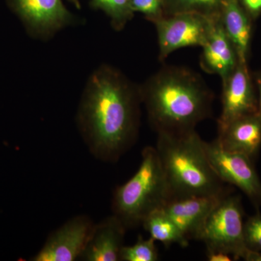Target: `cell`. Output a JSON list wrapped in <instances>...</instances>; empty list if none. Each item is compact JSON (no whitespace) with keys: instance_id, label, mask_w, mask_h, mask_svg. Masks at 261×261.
<instances>
[{"instance_id":"obj_1","label":"cell","mask_w":261,"mask_h":261,"mask_svg":"<svg viewBox=\"0 0 261 261\" xmlns=\"http://www.w3.org/2000/svg\"><path fill=\"white\" fill-rule=\"evenodd\" d=\"M140 86L111 65L89 76L76 115L81 135L91 154L116 162L133 146L140 125Z\"/></svg>"},{"instance_id":"obj_2","label":"cell","mask_w":261,"mask_h":261,"mask_svg":"<svg viewBox=\"0 0 261 261\" xmlns=\"http://www.w3.org/2000/svg\"><path fill=\"white\" fill-rule=\"evenodd\" d=\"M142 104L157 133L183 134L210 118L214 95L199 73L165 65L140 85Z\"/></svg>"},{"instance_id":"obj_3","label":"cell","mask_w":261,"mask_h":261,"mask_svg":"<svg viewBox=\"0 0 261 261\" xmlns=\"http://www.w3.org/2000/svg\"><path fill=\"white\" fill-rule=\"evenodd\" d=\"M158 134L159 154L170 200L193 196L224 197V182L218 177L206 155L204 141L195 130Z\"/></svg>"},{"instance_id":"obj_4","label":"cell","mask_w":261,"mask_h":261,"mask_svg":"<svg viewBox=\"0 0 261 261\" xmlns=\"http://www.w3.org/2000/svg\"><path fill=\"white\" fill-rule=\"evenodd\" d=\"M169 192L155 147H146L135 174L117 187L112 200L113 214L127 229L142 225L147 216L162 208L169 201Z\"/></svg>"},{"instance_id":"obj_5","label":"cell","mask_w":261,"mask_h":261,"mask_svg":"<svg viewBox=\"0 0 261 261\" xmlns=\"http://www.w3.org/2000/svg\"><path fill=\"white\" fill-rule=\"evenodd\" d=\"M243 214L240 196L225 195L211 211L197 240L205 244L207 251L224 252L236 260H246L250 251L244 238Z\"/></svg>"},{"instance_id":"obj_6","label":"cell","mask_w":261,"mask_h":261,"mask_svg":"<svg viewBox=\"0 0 261 261\" xmlns=\"http://www.w3.org/2000/svg\"><path fill=\"white\" fill-rule=\"evenodd\" d=\"M218 18L196 13L165 15L153 22L157 32L160 61L173 51L188 47H202Z\"/></svg>"},{"instance_id":"obj_7","label":"cell","mask_w":261,"mask_h":261,"mask_svg":"<svg viewBox=\"0 0 261 261\" xmlns=\"http://www.w3.org/2000/svg\"><path fill=\"white\" fill-rule=\"evenodd\" d=\"M204 149L211 167L218 177L229 185L238 187L255 208L261 207V181L254 161L245 154L224 149L215 140L203 142Z\"/></svg>"},{"instance_id":"obj_8","label":"cell","mask_w":261,"mask_h":261,"mask_svg":"<svg viewBox=\"0 0 261 261\" xmlns=\"http://www.w3.org/2000/svg\"><path fill=\"white\" fill-rule=\"evenodd\" d=\"M95 224L89 216L79 215L68 220L48 237L33 261L80 260Z\"/></svg>"},{"instance_id":"obj_9","label":"cell","mask_w":261,"mask_h":261,"mask_svg":"<svg viewBox=\"0 0 261 261\" xmlns=\"http://www.w3.org/2000/svg\"><path fill=\"white\" fill-rule=\"evenodd\" d=\"M7 3L34 37H49L73 21V15L63 0H7Z\"/></svg>"},{"instance_id":"obj_10","label":"cell","mask_w":261,"mask_h":261,"mask_svg":"<svg viewBox=\"0 0 261 261\" xmlns=\"http://www.w3.org/2000/svg\"><path fill=\"white\" fill-rule=\"evenodd\" d=\"M222 110L218 120L219 132L241 117L258 113L257 97L247 63L239 61L236 68L222 81Z\"/></svg>"},{"instance_id":"obj_11","label":"cell","mask_w":261,"mask_h":261,"mask_svg":"<svg viewBox=\"0 0 261 261\" xmlns=\"http://www.w3.org/2000/svg\"><path fill=\"white\" fill-rule=\"evenodd\" d=\"M222 197L193 196L175 199L168 201L162 208L187 240H197L206 220Z\"/></svg>"},{"instance_id":"obj_12","label":"cell","mask_w":261,"mask_h":261,"mask_svg":"<svg viewBox=\"0 0 261 261\" xmlns=\"http://www.w3.org/2000/svg\"><path fill=\"white\" fill-rule=\"evenodd\" d=\"M200 56V67L205 73L227 78L236 68L239 58L232 42L224 28L221 18L215 21Z\"/></svg>"},{"instance_id":"obj_13","label":"cell","mask_w":261,"mask_h":261,"mask_svg":"<svg viewBox=\"0 0 261 261\" xmlns=\"http://www.w3.org/2000/svg\"><path fill=\"white\" fill-rule=\"evenodd\" d=\"M127 228L115 215L94 225L88 243L80 260L85 261L120 260Z\"/></svg>"},{"instance_id":"obj_14","label":"cell","mask_w":261,"mask_h":261,"mask_svg":"<svg viewBox=\"0 0 261 261\" xmlns=\"http://www.w3.org/2000/svg\"><path fill=\"white\" fill-rule=\"evenodd\" d=\"M217 140L224 149L245 154L255 161L261 148L259 113L241 117L219 132Z\"/></svg>"},{"instance_id":"obj_15","label":"cell","mask_w":261,"mask_h":261,"mask_svg":"<svg viewBox=\"0 0 261 261\" xmlns=\"http://www.w3.org/2000/svg\"><path fill=\"white\" fill-rule=\"evenodd\" d=\"M221 19L238 53L239 61L247 63L252 37L250 16L239 0H224Z\"/></svg>"},{"instance_id":"obj_16","label":"cell","mask_w":261,"mask_h":261,"mask_svg":"<svg viewBox=\"0 0 261 261\" xmlns=\"http://www.w3.org/2000/svg\"><path fill=\"white\" fill-rule=\"evenodd\" d=\"M142 225L151 238L163 243L166 247L173 244H177L183 247L188 246L189 240L163 208L149 214Z\"/></svg>"},{"instance_id":"obj_17","label":"cell","mask_w":261,"mask_h":261,"mask_svg":"<svg viewBox=\"0 0 261 261\" xmlns=\"http://www.w3.org/2000/svg\"><path fill=\"white\" fill-rule=\"evenodd\" d=\"M224 0H163L165 15L196 13L209 18H221Z\"/></svg>"},{"instance_id":"obj_18","label":"cell","mask_w":261,"mask_h":261,"mask_svg":"<svg viewBox=\"0 0 261 261\" xmlns=\"http://www.w3.org/2000/svg\"><path fill=\"white\" fill-rule=\"evenodd\" d=\"M93 9L102 10L111 18L115 30L121 31L134 18L130 0H91Z\"/></svg>"},{"instance_id":"obj_19","label":"cell","mask_w":261,"mask_h":261,"mask_svg":"<svg viewBox=\"0 0 261 261\" xmlns=\"http://www.w3.org/2000/svg\"><path fill=\"white\" fill-rule=\"evenodd\" d=\"M153 239H144L139 236L133 245L122 247L120 260L156 261L159 260V251Z\"/></svg>"},{"instance_id":"obj_20","label":"cell","mask_w":261,"mask_h":261,"mask_svg":"<svg viewBox=\"0 0 261 261\" xmlns=\"http://www.w3.org/2000/svg\"><path fill=\"white\" fill-rule=\"evenodd\" d=\"M244 238L247 248L251 252H261V214L250 216L244 224Z\"/></svg>"},{"instance_id":"obj_21","label":"cell","mask_w":261,"mask_h":261,"mask_svg":"<svg viewBox=\"0 0 261 261\" xmlns=\"http://www.w3.org/2000/svg\"><path fill=\"white\" fill-rule=\"evenodd\" d=\"M133 13H140L149 21L153 22L165 16L163 0H130Z\"/></svg>"},{"instance_id":"obj_22","label":"cell","mask_w":261,"mask_h":261,"mask_svg":"<svg viewBox=\"0 0 261 261\" xmlns=\"http://www.w3.org/2000/svg\"><path fill=\"white\" fill-rule=\"evenodd\" d=\"M242 6L250 18H255L261 13V0H240Z\"/></svg>"},{"instance_id":"obj_23","label":"cell","mask_w":261,"mask_h":261,"mask_svg":"<svg viewBox=\"0 0 261 261\" xmlns=\"http://www.w3.org/2000/svg\"><path fill=\"white\" fill-rule=\"evenodd\" d=\"M207 258L210 261H231L233 257L224 252L207 251Z\"/></svg>"},{"instance_id":"obj_24","label":"cell","mask_w":261,"mask_h":261,"mask_svg":"<svg viewBox=\"0 0 261 261\" xmlns=\"http://www.w3.org/2000/svg\"><path fill=\"white\" fill-rule=\"evenodd\" d=\"M256 83L258 96H257V105H258V113L261 117V73L256 76Z\"/></svg>"},{"instance_id":"obj_25","label":"cell","mask_w":261,"mask_h":261,"mask_svg":"<svg viewBox=\"0 0 261 261\" xmlns=\"http://www.w3.org/2000/svg\"><path fill=\"white\" fill-rule=\"evenodd\" d=\"M247 261H261V252H249L246 260Z\"/></svg>"},{"instance_id":"obj_26","label":"cell","mask_w":261,"mask_h":261,"mask_svg":"<svg viewBox=\"0 0 261 261\" xmlns=\"http://www.w3.org/2000/svg\"><path fill=\"white\" fill-rule=\"evenodd\" d=\"M68 1H69L71 4H73L74 5L75 8H77V9H80L81 8V3L80 0H68Z\"/></svg>"}]
</instances>
